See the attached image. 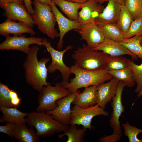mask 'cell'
I'll use <instances>...</instances> for the list:
<instances>
[{
    "label": "cell",
    "instance_id": "obj_38",
    "mask_svg": "<svg viewBox=\"0 0 142 142\" xmlns=\"http://www.w3.org/2000/svg\"><path fill=\"white\" fill-rule=\"evenodd\" d=\"M24 5L28 13L31 15L34 14L35 11L32 6L33 4L31 0H24Z\"/></svg>",
    "mask_w": 142,
    "mask_h": 142
},
{
    "label": "cell",
    "instance_id": "obj_31",
    "mask_svg": "<svg viewBox=\"0 0 142 142\" xmlns=\"http://www.w3.org/2000/svg\"><path fill=\"white\" fill-rule=\"evenodd\" d=\"M125 5L134 20L141 17L142 0H125Z\"/></svg>",
    "mask_w": 142,
    "mask_h": 142
},
{
    "label": "cell",
    "instance_id": "obj_2",
    "mask_svg": "<svg viewBox=\"0 0 142 142\" xmlns=\"http://www.w3.org/2000/svg\"><path fill=\"white\" fill-rule=\"evenodd\" d=\"M70 68L72 73L74 74L75 77L71 79L70 82L61 84L71 93L76 92L80 88L98 85L110 80L113 78L106 69L95 71L85 70L74 65Z\"/></svg>",
    "mask_w": 142,
    "mask_h": 142
},
{
    "label": "cell",
    "instance_id": "obj_25",
    "mask_svg": "<svg viewBox=\"0 0 142 142\" xmlns=\"http://www.w3.org/2000/svg\"><path fill=\"white\" fill-rule=\"evenodd\" d=\"M98 25L105 38L117 42H121L124 39L123 36L116 23Z\"/></svg>",
    "mask_w": 142,
    "mask_h": 142
},
{
    "label": "cell",
    "instance_id": "obj_13",
    "mask_svg": "<svg viewBox=\"0 0 142 142\" xmlns=\"http://www.w3.org/2000/svg\"><path fill=\"white\" fill-rule=\"evenodd\" d=\"M108 3L102 12L95 18L97 25L116 23L120 16L125 0H108Z\"/></svg>",
    "mask_w": 142,
    "mask_h": 142
},
{
    "label": "cell",
    "instance_id": "obj_43",
    "mask_svg": "<svg viewBox=\"0 0 142 142\" xmlns=\"http://www.w3.org/2000/svg\"><path fill=\"white\" fill-rule=\"evenodd\" d=\"M97 1L99 3L102 4L105 2H108V0H97Z\"/></svg>",
    "mask_w": 142,
    "mask_h": 142
},
{
    "label": "cell",
    "instance_id": "obj_39",
    "mask_svg": "<svg viewBox=\"0 0 142 142\" xmlns=\"http://www.w3.org/2000/svg\"><path fill=\"white\" fill-rule=\"evenodd\" d=\"M12 2L23 4L24 3V0H0V7L2 8L7 4Z\"/></svg>",
    "mask_w": 142,
    "mask_h": 142
},
{
    "label": "cell",
    "instance_id": "obj_16",
    "mask_svg": "<svg viewBox=\"0 0 142 142\" xmlns=\"http://www.w3.org/2000/svg\"><path fill=\"white\" fill-rule=\"evenodd\" d=\"M119 81L113 78L109 81L97 85V104L104 110L116 94Z\"/></svg>",
    "mask_w": 142,
    "mask_h": 142
},
{
    "label": "cell",
    "instance_id": "obj_29",
    "mask_svg": "<svg viewBox=\"0 0 142 142\" xmlns=\"http://www.w3.org/2000/svg\"><path fill=\"white\" fill-rule=\"evenodd\" d=\"M129 59L121 56L112 57L110 58L106 69L108 71L124 69L128 66Z\"/></svg>",
    "mask_w": 142,
    "mask_h": 142
},
{
    "label": "cell",
    "instance_id": "obj_22",
    "mask_svg": "<svg viewBox=\"0 0 142 142\" xmlns=\"http://www.w3.org/2000/svg\"><path fill=\"white\" fill-rule=\"evenodd\" d=\"M0 110L3 114L1 118V123L11 122L15 123H26L27 122V116L29 113L19 110L16 107H7L1 106Z\"/></svg>",
    "mask_w": 142,
    "mask_h": 142
},
{
    "label": "cell",
    "instance_id": "obj_5",
    "mask_svg": "<svg viewBox=\"0 0 142 142\" xmlns=\"http://www.w3.org/2000/svg\"><path fill=\"white\" fill-rule=\"evenodd\" d=\"M33 4L35 13L31 15L38 29L52 39L59 36L55 28L57 23L51 5L43 4L35 1H33Z\"/></svg>",
    "mask_w": 142,
    "mask_h": 142
},
{
    "label": "cell",
    "instance_id": "obj_14",
    "mask_svg": "<svg viewBox=\"0 0 142 142\" xmlns=\"http://www.w3.org/2000/svg\"><path fill=\"white\" fill-rule=\"evenodd\" d=\"M75 31L80 35L81 40L85 41L87 45L92 49L102 42L105 38L95 22L81 25L79 29Z\"/></svg>",
    "mask_w": 142,
    "mask_h": 142
},
{
    "label": "cell",
    "instance_id": "obj_17",
    "mask_svg": "<svg viewBox=\"0 0 142 142\" xmlns=\"http://www.w3.org/2000/svg\"><path fill=\"white\" fill-rule=\"evenodd\" d=\"M102 4L97 0H89L83 4L78 13V22L81 25L95 22V18L104 8Z\"/></svg>",
    "mask_w": 142,
    "mask_h": 142
},
{
    "label": "cell",
    "instance_id": "obj_19",
    "mask_svg": "<svg viewBox=\"0 0 142 142\" xmlns=\"http://www.w3.org/2000/svg\"><path fill=\"white\" fill-rule=\"evenodd\" d=\"M23 33H29L31 36L36 34L31 27L21 22H17L7 18L0 24V34L3 36L6 37L10 34L19 36Z\"/></svg>",
    "mask_w": 142,
    "mask_h": 142
},
{
    "label": "cell",
    "instance_id": "obj_10",
    "mask_svg": "<svg viewBox=\"0 0 142 142\" xmlns=\"http://www.w3.org/2000/svg\"><path fill=\"white\" fill-rule=\"evenodd\" d=\"M80 92L71 93L69 95L61 98L56 102L57 107L54 109L46 112L52 115L53 118L65 125H70V116L72 111L71 104Z\"/></svg>",
    "mask_w": 142,
    "mask_h": 142
},
{
    "label": "cell",
    "instance_id": "obj_23",
    "mask_svg": "<svg viewBox=\"0 0 142 142\" xmlns=\"http://www.w3.org/2000/svg\"><path fill=\"white\" fill-rule=\"evenodd\" d=\"M52 0L69 19L78 21V11L81 8L83 4L73 3L66 0Z\"/></svg>",
    "mask_w": 142,
    "mask_h": 142
},
{
    "label": "cell",
    "instance_id": "obj_33",
    "mask_svg": "<svg viewBox=\"0 0 142 142\" xmlns=\"http://www.w3.org/2000/svg\"><path fill=\"white\" fill-rule=\"evenodd\" d=\"M11 90L6 84L0 83V106L14 107L11 103Z\"/></svg>",
    "mask_w": 142,
    "mask_h": 142
},
{
    "label": "cell",
    "instance_id": "obj_44",
    "mask_svg": "<svg viewBox=\"0 0 142 142\" xmlns=\"http://www.w3.org/2000/svg\"><path fill=\"white\" fill-rule=\"evenodd\" d=\"M141 45H142V38L141 39Z\"/></svg>",
    "mask_w": 142,
    "mask_h": 142
},
{
    "label": "cell",
    "instance_id": "obj_27",
    "mask_svg": "<svg viewBox=\"0 0 142 142\" xmlns=\"http://www.w3.org/2000/svg\"><path fill=\"white\" fill-rule=\"evenodd\" d=\"M133 20L131 15L124 4L122 7L120 16L116 23L124 37L128 32Z\"/></svg>",
    "mask_w": 142,
    "mask_h": 142
},
{
    "label": "cell",
    "instance_id": "obj_35",
    "mask_svg": "<svg viewBox=\"0 0 142 142\" xmlns=\"http://www.w3.org/2000/svg\"><path fill=\"white\" fill-rule=\"evenodd\" d=\"M15 124L13 123L7 122L5 125L0 126V132L6 134L13 138V131Z\"/></svg>",
    "mask_w": 142,
    "mask_h": 142
},
{
    "label": "cell",
    "instance_id": "obj_28",
    "mask_svg": "<svg viewBox=\"0 0 142 142\" xmlns=\"http://www.w3.org/2000/svg\"><path fill=\"white\" fill-rule=\"evenodd\" d=\"M108 71L113 78L122 82L125 86L131 87L136 84L131 72L128 67L120 70Z\"/></svg>",
    "mask_w": 142,
    "mask_h": 142
},
{
    "label": "cell",
    "instance_id": "obj_7",
    "mask_svg": "<svg viewBox=\"0 0 142 142\" xmlns=\"http://www.w3.org/2000/svg\"><path fill=\"white\" fill-rule=\"evenodd\" d=\"M70 125H82L83 128L91 130L94 128L91 125L93 118L97 116H108L109 113L97 104L94 106L83 108L74 105L71 108Z\"/></svg>",
    "mask_w": 142,
    "mask_h": 142
},
{
    "label": "cell",
    "instance_id": "obj_32",
    "mask_svg": "<svg viewBox=\"0 0 142 142\" xmlns=\"http://www.w3.org/2000/svg\"><path fill=\"white\" fill-rule=\"evenodd\" d=\"M122 128L124 130V133L127 137L129 142H142V139H139L138 135L142 133V129L135 126L131 125L128 122L121 124Z\"/></svg>",
    "mask_w": 142,
    "mask_h": 142
},
{
    "label": "cell",
    "instance_id": "obj_8",
    "mask_svg": "<svg viewBox=\"0 0 142 142\" xmlns=\"http://www.w3.org/2000/svg\"><path fill=\"white\" fill-rule=\"evenodd\" d=\"M43 46L46 47L51 59L50 64L47 67L48 72L53 73L58 70L60 72L62 75L61 83L69 82L70 76L72 73L71 68L65 64L63 61V57L66 52L72 48V46L68 45L65 49L58 51L52 46L50 42H49L46 38L43 39Z\"/></svg>",
    "mask_w": 142,
    "mask_h": 142
},
{
    "label": "cell",
    "instance_id": "obj_30",
    "mask_svg": "<svg viewBox=\"0 0 142 142\" xmlns=\"http://www.w3.org/2000/svg\"><path fill=\"white\" fill-rule=\"evenodd\" d=\"M128 67L131 70L136 85L135 92L138 94L142 88V64L138 65L129 59Z\"/></svg>",
    "mask_w": 142,
    "mask_h": 142
},
{
    "label": "cell",
    "instance_id": "obj_1",
    "mask_svg": "<svg viewBox=\"0 0 142 142\" xmlns=\"http://www.w3.org/2000/svg\"><path fill=\"white\" fill-rule=\"evenodd\" d=\"M39 46L33 45L23 64L26 83L34 89L39 92L43 87L49 83L47 81L48 70L46 64L50 58H37Z\"/></svg>",
    "mask_w": 142,
    "mask_h": 142
},
{
    "label": "cell",
    "instance_id": "obj_41",
    "mask_svg": "<svg viewBox=\"0 0 142 142\" xmlns=\"http://www.w3.org/2000/svg\"><path fill=\"white\" fill-rule=\"evenodd\" d=\"M89 0H69V1L70 2L77 3L80 4H83L87 1H88Z\"/></svg>",
    "mask_w": 142,
    "mask_h": 142
},
{
    "label": "cell",
    "instance_id": "obj_42",
    "mask_svg": "<svg viewBox=\"0 0 142 142\" xmlns=\"http://www.w3.org/2000/svg\"><path fill=\"white\" fill-rule=\"evenodd\" d=\"M142 96V88L139 92L138 94L137 95H136L137 98L136 100L139 98L140 97Z\"/></svg>",
    "mask_w": 142,
    "mask_h": 142
},
{
    "label": "cell",
    "instance_id": "obj_21",
    "mask_svg": "<svg viewBox=\"0 0 142 142\" xmlns=\"http://www.w3.org/2000/svg\"><path fill=\"white\" fill-rule=\"evenodd\" d=\"M13 136L20 142H38L39 137L32 127L28 129L26 123H15Z\"/></svg>",
    "mask_w": 142,
    "mask_h": 142
},
{
    "label": "cell",
    "instance_id": "obj_4",
    "mask_svg": "<svg viewBox=\"0 0 142 142\" xmlns=\"http://www.w3.org/2000/svg\"><path fill=\"white\" fill-rule=\"evenodd\" d=\"M27 123L34 127L39 137L44 138L64 132L69 128L54 119L52 115L45 112L33 111L29 113Z\"/></svg>",
    "mask_w": 142,
    "mask_h": 142
},
{
    "label": "cell",
    "instance_id": "obj_6",
    "mask_svg": "<svg viewBox=\"0 0 142 142\" xmlns=\"http://www.w3.org/2000/svg\"><path fill=\"white\" fill-rule=\"evenodd\" d=\"M39 92L38 99V105L36 111L45 112L54 109L58 106L56 103L58 100L71 93L59 82H57L54 86L49 83L43 87Z\"/></svg>",
    "mask_w": 142,
    "mask_h": 142
},
{
    "label": "cell",
    "instance_id": "obj_9",
    "mask_svg": "<svg viewBox=\"0 0 142 142\" xmlns=\"http://www.w3.org/2000/svg\"><path fill=\"white\" fill-rule=\"evenodd\" d=\"M5 37V40L0 44L1 50H18L27 54L31 48L30 45L35 44L40 46H43V39L41 37L26 38L23 34L13 36L9 35Z\"/></svg>",
    "mask_w": 142,
    "mask_h": 142
},
{
    "label": "cell",
    "instance_id": "obj_37",
    "mask_svg": "<svg viewBox=\"0 0 142 142\" xmlns=\"http://www.w3.org/2000/svg\"><path fill=\"white\" fill-rule=\"evenodd\" d=\"M10 95L11 98V103L13 106L18 107L20 105L21 99L19 97L17 92L12 90H11Z\"/></svg>",
    "mask_w": 142,
    "mask_h": 142
},
{
    "label": "cell",
    "instance_id": "obj_20",
    "mask_svg": "<svg viewBox=\"0 0 142 142\" xmlns=\"http://www.w3.org/2000/svg\"><path fill=\"white\" fill-rule=\"evenodd\" d=\"M97 85L85 88L84 90L77 95L72 104L83 108L94 105L97 104Z\"/></svg>",
    "mask_w": 142,
    "mask_h": 142
},
{
    "label": "cell",
    "instance_id": "obj_46",
    "mask_svg": "<svg viewBox=\"0 0 142 142\" xmlns=\"http://www.w3.org/2000/svg\"><path fill=\"white\" fill-rule=\"evenodd\" d=\"M67 0V1H69V0Z\"/></svg>",
    "mask_w": 142,
    "mask_h": 142
},
{
    "label": "cell",
    "instance_id": "obj_36",
    "mask_svg": "<svg viewBox=\"0 0 142 142\" xmlns=\"http://www.w3.org/2000/svg\"><path fill=\"white\" fill-rule=\"evenodd\" d=\"M123 136L122 133L119 134H113L107 136L101 137L100 142H116L119 141Z\"/></svg>",
    "mask_w": 142,
    "mask_h": 142
},
{
    "label": "cell",
    "instance_id": "obj_45",
    "mask_svg": "<svg viewBox=\"0 0 142 142\" xmlns=\"http://www.w3.org/2000/svg\"><path fill=\"white\" fill-rule=\"evenodd\" d=\"M141 17L142 18V16H141Z\"/></svg>",
    "mask_w": 142,
    "mask_h": 142
},
{
    "label": "cell",
    "instance_id": "obj_26",
    "mask_svg": "<svg viewBox=\"0 0 142 142\" xmlns=\"http://www.w3.org/2000/svg\"><path fill=\"white\" fill-rule=\"evenodd\" d=\"M142 38V36L136 35L118 43L142 59V45L141 44Z\"/></svg>",
    "mask_w": 142,
    "mask_h": 142
},
{
    "label": "cell",
    "instance_id": "obj_12",
    "mask_svg": "<svg viewBox=\"0 0 142 142\" xmlns=\"http://www.w3.org/2000/svg\"><path fill=\"white\" fill-rule=\"evenodd\" d=\"M2 8L4 11L3 16L7 18L23 22L31 27H34L36 24L23 4L17 2L9 3Z\"/></svg>",
    "mask_w": 142,
    "mask_h": 142
},
{
    "label": "cell",
    "instance_id": "obj_18",
    "mask_svg": "<svg viewBox=\"0 0 142 142\" xmlns=\"http://www.w3.org/2000/svg\"><path fill=\"white\" fill-rule=\"evenodd\" d=\"M92 49L102 51L112 57L128 55L134 60H136L138 58L135 55L123 45L105 37L102 42Z\"/></svg>",
    "mask_w": 142,
    "mask_h": 142
},
{
    "label": "cell",
    "instance_id": "obj_34",
    "mask_svg": "<svg viewBox=\"0 0 142 142\" xmlns=\"http://www.w3.org/2000/svg\"><path fill=\"white\" fill-rule=\"evenodd\" d=\"M136 35L142 36V18L134 20L124 39L130 38Z\"/></svg>",
    "mask_w": 142,
    "mask_h": 142
},
{
    "label": "cell",
    "instance_id": "obj_24",
    "mask_svg": "<svg viewBox=\"0 0 142 142\" xmlns=\"http://www.w3.org/2000/svg\"><path fill=\"white\" fill-rule=\"evenodd\" d=\"M87 130V129L83 128H78L76 125L71 124L67 130L57 136L59 138H62L64 136H67L68 137L67 142H84Z\"/></svg>",
    "mask_w": 142,
    "mask_h": 142
},
{
    "label": "cell",
    "instance_id": "obj_40",
    "mask_svg": "<svg viewBox=\"0 0 142 142\" xmlns=\"http://www.w3.org/2000/svg\"><path fill=\"white\" fill-rule=\"evenodd\" d=\"M37 1L40 3L44 4L51 5L52 4V0H33Z\"/></svg>",
    "mask_w": 142,
    "mask_h": 142
},
{
    "label": "cell",
    "instance_id": "obj_3",
    "mask_svg": "<svg viewBox=\"0 0 142 142\" xmlns=\"http://www.w3.org/2000/svg\"><path fill=\"white\" fill-rule=\"evenodd\" d=\"M111 56L99 50H94L83 44L79 47L72 55L74 65L81 69L90 71L106 69Z\"/></svg>",
    "mask_w": 142,
    "mask_h": 142
},
{
    "label": "cell",
    "instance_id": "obj_15",
    "mask_svg": "<svg viewBox=\"0 0 142 142\" xmlns=\"http://www.w3.org/2000/svg\"><path fill=\"white\" fill-rule=\"evenodd\" d=\"M52 0V10L55 16L59 31V40L57 47L59 50H61L63 47V39L65 34L72 29H79L81 24L78 21L71 20L64 16L58 9L53 1Z\"/></svg>",
    "mask_w": 142,
    "mask_h": 142
},
{
    "label": "cell",
    "instance_id": "obj_11",
    "mask_svg": "<svg viewBox=\"0 0 142 142\" xmlns=\"http://www.w3.org/2000/svg\"><path fill=\"white\" fill-rule=\"evenodd\" d=\"M125 87L122 82L119 81L116 94L111 101L113 111L110 118L109 122L113 134L122 133V127L119 121V118L122 113L124 111V107L122 102V95Z\"/></svg>",
    "mask_w": 142,
    "mask_h": 142
}]
</instances>
